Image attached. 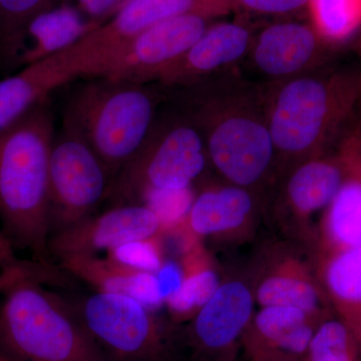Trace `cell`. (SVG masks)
<instances>
[{
	"instance_id": "6da1fadb",
	"label": "cell",
	"mask_w": 361,
	"mask_h": 361,
	"mask_svg": "<svg viewBox=\"0 0 361 361\" xmlns=\"http://www.w3.org/2000/svg\"><path fill=\"white\" fill-rule=\"evenodd\" d=\"M174 90L175 108L200 133L223 180L258 192L276 173L264 84L240 68Z\"/></svg>"
},
{
	"instance_id": "7a4b0ae2",
	"label": "cell",
	"mask_w": 361,
	"mask_h": 361,
	"mask_svg": "<svg viewBox=\"0 0 361 361\" xmlns=\"http://www.w3.org/2000/svg\"><path fill=\"white\" fill-rule=\"evenodd\" d=\"M56 137L49 99L0 133V226L13 250L52 267L49 160Z\"/></svg>"
},
{
	"instance_id": "3957f363",
	"label": "cell",
	"mask_w": 361,
	"mask_h": 361,
	"mask_svg": "<svg viewBox=\"0 0 361 361\" xmlns=\"http://www.w3.org/2000/svg\"><path fill=\"white\" fill-rule=\"evenodd\" d=\"M54 268L20 260L0 297L4 361H110L90 338L68 298L51 290Z\"/></svg>"
},
{
	"instance_id": "277c9868",
	"label": "cell",
	"mask_w": 361,
	"mask_h": 361,
	"mask_svg": "<svg viewBox=\"0 0 361 361\" xmlns=\"http://www.w3.org/2000/svg\"><path fill=\"white\" fill-rule=\"evenodd\" d=\"M266 110L276 173L282 175L306 159L322 155L356 96L355 80L313 71L265 85Z\"/></svg>"
},
{
	"instance_id": "5b68a950",
	"label": "cell",
	"mask_w": 361,
	"mask_h": 361,
	"mask_svg": "<svg viewBox=\"0 0 361 361\" xmlns=\"http://www.w3.org/2000/svg\"><path fill=\"white\" fill-rule=\"evenodd\" d=\"M96 78L71 94L63 127L89 145L114 179L153 127L163 94L149 84Z\"/></svg>"
},
{
	"instance_id": "8992f818",
	"label": "cell",
	"mask_w": 361,
	"mask_h": 361,
	"mask_svg": "<svg viewBox=\"0 0 361 361\" xmlns=\"http://www.w3.org/2000/svg\"><path fill=\"white\" fill-rule=\"evenodd\" d=\"M209 163L200 133L177 108L157 116L141 147L114 177L106 200L139 204L149 194L191 188Z\"/></svg>"
},
{
	"instance_id": "52a82bcc",
	"label": "cell",
	"mask_w": 361,
	"mask_h": 361,
	"mask_svg": "<svg viewBox=\"0 0 361 361\" xmlns=\"http://www.w3.org/2000/svg\"><path fill=\"white\" fill-rule=\"evenodd\" d=\"M68 301L109 360L179 361L177 337L132 297L94 290Z\"/></svg>"
},
{
	"instance_id": "ba28073f",
	"label": "cell",
	"mask_w": 361,
	"mask_h": 361,
	"mask_svg": "<svg viewBox=\"0 0 361 361\" xmlns=\"http://www.w3.org/2000/svg\"><path fill=\"white\" fill-rule=\"evenodd\" d=\"M111 180L89 145L63 127L54 137L49 160L51 238L94 215L106 200Z\"/></svg>"
},
{
	"instance_id": "9c48e42d",
	"label": "cell",
	"mask_w": 361,
	"mask_h": 361,
	"mask_svg": "<svg viewBox=\"0 0 361 361\" xmlns=\"http://www.w3.org/2000/svg\"><path fill=\"white\" fill-rule=\"evenodd\" d=\"M211 18L187 14L149 26L92 61L85 77L149 84L206 32Z\"/></svg>"
},
{
	"instance_id": "30bf717a",
	"label": "cell",
	"mask_w": 361,
	"mask_h": 361,
	"mask_svg": "<svg viewBox=\"0 0 361 361\" xmlns=\"http://www.w3.org/2000/svg\"><path fill=\"white\" fill-rule=\"evenodd\" d=\"M253 292L239 280L221 283L191 318L179 343L187 361H232L237 343L253 317Z\"/></svg>"
},
{
	"instance_id": "8fae6325",
	"label": "cell",
	"mask_w": 361,
	"mask_h": 361,
	"mask_svg": "<svg viewBox=\"0 0 361 361\" xmlns=\"http://www.w3.org/2000/svg\"><path fill=\"white\" fill-rule=\"evenodd\" d=\"M326 45L311 23L280 21L254 32L243 63L256 82L277 84L317 70Z\"/></svg>"
},
{
	"instance_id": "7c38bea8",
	"label": "cell",
	"mask_w": 361,
	"mask_h": 361,
	"mask_svg": "<svg viewBox=\"0 0 361 361\" xmlns=\"http://www.w3.org/2000/svg\"><path fill=\"white\" fill-rule=\"evenodd\" d=\"M161 232L160 221L148 206H113L51 236L49 253L58 261L73 256H97L130 242L156 238Z\"/></svg>"
},
{
	"instance_id": "4fadbf2b",
	"label": "cell",
	"mask_w": 361,
	"mask_h": 361,
	"mask_svg": "<svg viewBox=\"0 0 361 361\" xmlns=\"http://www.w3.org/2000/svg\"><path fill=\"white\" fill-rule=\"evenodd\" d=\"M232 11L230 0H128L110 21L77 42L87 59L85 75L94 59L156 23L187 14L212 20Z\"/></svg>"
},
{
	"instance_id": "5bb4252c",
	"label": "cell",
	"mask_w": 361,
	"mask_h": 361,
	"mask_svg": "<svg viewBox=\"0 0 361 361\" xmlns=\"http://www.w3.org/2000/svg\"><path fill=\"white\" fill-rule=\"evenodd\" d=\"M253 35L250 26L241 21L210 25L186 52L159 73L155 82L178 89L240 68Z\"/></svg>"
},
{
	"instance_id": "9a60e30c",
	"label": "cell",
	"mask_w": 361,
	"mask_h": 361,
	"mask_svg": "<svg viewBox=\"0 0 361 361\" xmlns=\"http://www.w3.org/2000/svg\"><path fill=\"white\" fill-rule=\"evenodd\" d=\"M85 56L75 44L0 80V133L35 104L49 99L54 90L73 78L85 77Z\"/></svg>"
},
{
	"instance_id": "2e32d148",
	"label": "cell",
	"mask_w": 361,
	"mask_h": 361,
	"mask_svg": "<svg viewBox=\"0 0 361 361\" xmlns=\"http://www.w3.org/2000/svg\"><path fill=\"white\" fill-rule=\"evenodd\" d=\"M319 323L298 308L265 306L252 317L242 341L250 358L303 361Z\"/></svg>"
},
{
	"instance_id": "e0dca14e",
	"label": "cell",
	"mask_w": 361,
	"mask_h": 361,
	"mask_svg": "<svg viewBox=\"0 0 361 361\" xmlns=\"http://www.w3.org/2000/svg\"><path fill=\"white\" fill-rule=\"evenodd\" d=\"M341 155L343 180L322 222V254L361 246V142H346Z\"/></svg>"
},
{
	"instance_id": "ac0fdd59",
	"label": "cell",
	"mask_w": 361,
	"mask_h": 361,
	"mask_svg": "<svg viewBox=\"0 0 361 361\" xmlns=\"http://www.w3.org/2000/svg\"><path fill=\"white\" fill-rule=\"evenodd\" d=\"M283 176L280 203L294 217L305 220L334 200L343 180V165L341 155L322 154L296 164Z\"/></svg>"
},
{
	"instance_id": "d6986e66",
	"label": "cell",
	"mask_w": 361,
	"mask_h": 361,
	"mask_svg": "<svg viewBox=\"0 0 361 361\" xmlns=\"http://www.w3.org/2000/svg\"><path fill=\"white\" fill-rule=\"evenodd\" d=\"M257 192L236 185H209L196 194L184 224L197 237L238 231L257 209Z\"/></svg>"
},
{
	"instance_id": "ffe728a7",
	"label": "cell",
	"mask_w": 361,
	"mask_h": 361,
	"mask_svg": "<svg viewBox=\"0 0 361 361\" xmlns=\"http://www.w3.org/2000/svg\"><path fill=\"white\" fill-rule=\"evenodd\" d=\"M63 272L94 287V290L132 297L156 311L163 305L155 273L133 269L110 257L73 256L59 260Z\"/></svg>"
},
{
	"instance_id": "44dd1931",
	"label": "cell",
	"mask_w": 361,
	"mask_h": 361,
	"mask_svg": "<svg viewBox=\"0 0 361 361\" xmlns=\"http://www.w3.org/2000/svg\"><path fill=\"white\" fill-rule=\"evenodd\" d=\"M265 306L298 308L322 322L326 295L307 266L298 259H278L260 277L253 293Z\"/></svg>"
},
{
	"instance_id": "7402d4cb",
	"label": "cell",
	"mask_w": 361,
	"mask_h": 361,
	"mask_svg": "<svg viewBox=\"0 0 361 361\" xmlns=\"http://www.w3.org/2000/svg\"><path fill=\"white\" fill-rule=\"evenodd\" d=\"M101 25L75 7H51L28 25L18 63L28 66L65 51Z\"/></svg>"
},
{
	"instance_id": "603a6c76",
	"label": "cell",
	"mask_w": 361,
	"mask_h": 361,
	"mask_svg": "<svg viewBox=\"0 0 361 361\" xmlns=\"http://www.w3.org/2000/svg\"><path fill=\"white\" fill-rule=\"evenodd\" d=\"M322 287L342 322L361 341V246L322 254Z\"/></svg>"
},
{
	"instance_id": "cb8c5ba5",
	"label": "cell",
	"mask_w": 361,
	"mask_h": 361,
	"mask_svg": "<svg viewBox=\"0 0 361 361\" xmlns=\"http://www.w3.org/2000/svg\"><path fill=\"white\" fill-rule=\"evenodd\" d=\"M183 268L185 278L182 287L165 302L176 319L180 320L191 319L221 285L217 272L200 247H193Z\"/></svg>"
},
{
	"instance_id": "d4e9b609",
	"label": "cell",
	"mask_w": 361,
	"mask_h": 361,
	"mask_svg": "<svg viewBox=\"0 0 361 361\" xmlns=\"http://www.w3.org/2000/svg\"><path fill=\"white\" fill-rule=\"evenodd\" d=\"M54 0H0V58L18 63L26 28Z\"/></svg>"
},
{
	"instance_id": "484cf974",
	"label": "cell",
	"mask_w": 361,
	"mask_h": 361,
	"mask_svg": "<svg viewBox=\"0 0 361 361\" xmlns=\"http://www.w3.org/2000/svg\"><path fill=\"white\" fill-rule=\"evenodd\" d=\"M311 25L325 44H338L361 25V0H310Z\"/></svg>"
},
{
	"instance_id": "4316f807",
	"label": "cell",
	"mask_w": 361,
	"mask_h": 361,
	"mask_svg": "<svg viewBox=\"0 0 361 361\" xmlns=\"http://www.w3.org/2000/svg\"><path fill=\"white\" fill-rule=\"evenodd\" d=\"M353 332L342 320H323L316 326L305 361H357Z\"/></svg>"
},
{
	"instance_id": "83f0119b",
	"label": "cell",
	"mask_w": 361,
	"mask_h": 361,
	"mask_svg": "<svg viewBox=\"0 0 361 361\" xmlns=\"http://www.w3.org/2000/svg\"><path fill=\"white\" fill-rule=\"evenodd\" d=\"M195 196L191 188L180 190H164L149 194L144 202L156 214L163 231L176 229L186 221Z\"/></svg>"
},
{
	"instance_id": "f1b7e54d",
	"label": "cell",
	"mask_w": 361,
	"mask_h": 361,
	"mask_svg": "<svg viewBox=\"0 0 361 361\" xmlns=\"http://www.w3.org/2000/svg\"><path fill=\"white\" fill-rule=\"evenodd\" d=\"M108 257L133 269L152 273H156L164 263L155 238L123 244L109 252Z\"/></svg>"
},
{
	"instance_id": "f546056e",
	"label": "cell",
	"mask_w": 361,
	"mask_h": 361,
	"mask_svg": "<svg viewBox=\"0 0 361 361\" xmlns=\"http://www.w3.org/2000/svg\"><path fill=\"white\" fill-rule=\"evenodd\" d=\"M233 9H243L266 16H282L308 6L310 0H230Z\"/></svg>"
},
{
	"instance_id": "4dcf8cb0",
	"label": "cell",
	"mask_w": 361,
	"mask_h": 361,
	"mask_svg": "<svg viewBox=\"0 0 361 361\" xmlns=\"http://www.w3.org/2000/svg\"><path fill=\"white\" fill-rule=\"evenodd\" d=\"M155 274L159 292L164 302H166L182 287L185 278L184 268L174 261H167L163 263Z\"/></svg>"
},
{
	"instance_id": "1f68e13d",
	"label": "cell",
	"mask_w": 361,
	"mask_h": 361,
	"mask_svg": "<svg viewBox=\"0 0 361 361\" xmlns=\"http://www.w3.org/2000/svg\"><path fill=\"white\" fill-rule=\"evenodd\" d=\"M128 0H75L78 9L89 20L104 25L106 20L114 16Z\"/></svg>"
},
{
	"instance_id": "d6a6232c",
	"label": "cell",
	"mask_w": 361,
	"mask_h": 361,
	"mask_svg": "<svg viewBox=\"0 0 361 361\" xmlns=\"http://www.w3.org/2000/svg\"><path fill=\"white\" fill-rule=\"evenodd\" d=\"M20 259L8 260V259L0 254V297H1L4 287L8 284L11 278L13 277L14 273H16V269H18V266L20 264Z\"/></svg>"
},
{
	"instance_id": "836d02e7",
	"label": "cell",
	"mask_w": 361,
	"mask_h": 361,
	"mask_svg": "<svg viewBox=\"0 0 361 361\" xmlns=\"http://www.w3.org/2000/svg\"><path fill=\"white\" fill-rule=\"evenodd\" d=\"M0 254L8 260H16V251L13 250V246L9 243L6 235L2 231L1 226H0Z\"/></svg>"
},
{
	"instance_id": "e575fe53",
	"label": "cell",
	"mask_w": 361,
	"mask_h": 361,
	"mask_svg": "<svg viewBox=\"0 0 361 361\" xmlns=\"http://www.w3.org/2000/svg\"><path fill=\"white\" fill-rule=\"evenodd\" d=\"M250 361H279V360H272V358L257 357V358H250Z\"/></svg>"
},
{
	"instance_id": "d590c367",
	"label": "cell",
	"mask_w": 361,
	"mask_h": 361,
	"mask_svg": "<svg viewBox=\"0 0 361 361\" xmlns=\"http://www.w3.org/2000/svg\"><path fill=\"white\" fill-rule=\"evenodd\" d=\"M303 361H305V360H303Z\"/></svg>"
}]
</instances>
